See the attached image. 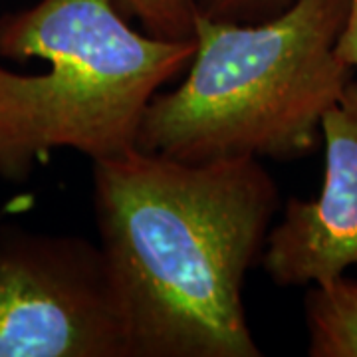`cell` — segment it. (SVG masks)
<instances>
[{
	"label": "cell",
	"instance_id": "6da1fadb",
	"mask_svg": "<svg viewBox=\"0 0 357 357\" xmlns=\"http://www.w3.org/2000/svg\"><path fill=\"white\" fill-rule=\"evenodd\" d=\"M93 201L129 356H260L243 286L278 187L258 159L191 165L135 147L93 163Z\"/></svg>",
	"mask_w": 357,
	"mask_h": 357
},
{
	"label": "cell",
	"instance_id": "7a4b0ae2",
	"mask_svg": "<svg viewBox=\"0 0 357 357\" xmlns=\"http://www.w3.org/2000/svg\"><path fill=\"white\" fill-rule=\"evenodd\" d=\"M345 10L347 0H294L250 24L197 14L189 72L155 93L135 147L191 165L312 151L351 82L335 56Z\"/></svg>",
	"mask_w": 357,
	"mask_h": 357
},
{
	"label": "cell",
	"instance_id": "3957f363",
	"mask_svg": "<svg viewBox=\"0 0 357 357\" xmlns=\"http://www.w3.org/2000/svg\"><path fill=\"white\" fill-rule=\"evenodd\" d=\"M195 38L135 32L114 0H40L0 18V177L24 181L56 149L107 161L135 149L155 93L191 64Z\"/></svg>",
	"mask_w": 357,
	"mask_h": 357
},
{
	"label": "cell",
	"instance_id": "277c9868",
	"mask_svg": "<svg viewBox=\"0 0 357 357\" xmlns=\"http://www.w3.org/2000/svg\"><path fill=\"white\" fill-rule=\"evenodd\" d=\"M0 357H131L100 244L0 232Z\"/></svg>",
	"mask_w": 357,
	"mask_h": 357
},
{
	"label": "cell",
	"instance_id": "5b68a950",
	"mask_svg": "<svg viewBox=\"0 0 357 357\" xmlns=\"http://www.w3.org/2000/svg\"><path fill=\"white\" fill-rule=\"evenodd\" d=\"M324 181L316 199H292L268 232L262 266L282 288L314 286L357 266V79L321 119Z\"/></svg>",
	"mask_w": 357,
	"mask_h": 357
},
{
	"label": "cell",
	"instance_id": "8992f818",
	"mask_svg": "<svg viewBox=\"0 0 357 357\" xmlns=\"http://www.w3.org/2000/svg\"><path fill=\"white\" fill-rule=\"evenodd\" d=\"M306 326L312 357H357V280L342 274L310 286Z\"/></svg>",
	"mask_w": 357,
	"mask_h": 357
},
{
	"label": "cell",
	"instance_id": "52a82bcc",
	"mask_svg": "<svg viewBox=\"0 0 357 357\" xmlns=\"http://www.w3.org/2000/svg\"><path fill=\"white\" fill-rule=\"evenodd\" d=\"M147 34L169 40L195 38V0H123Z\"/></svg>",
	"mask_w": 357,
	"mask_h": 357
},
{
	"label": "cell",
	"instance_id": "ba28073f",
	"mask_svg": "<svg viewBox=\"0 0 357 357\" xmlns=\"http://www.w3.org/2000/svg\"><path fill=\"white\" fill-rule=\"evenodd\" d=\"M197 10L206 18L227 22H262L282 13L294 0H195Z\"/></svg>",
	"mask_w": 357,
	"mask_h": 357
},
{
	"label": "cell",
	"instance_id": "9c48e42d",
	"mask_svg": "<svg viewBox=\"0 0 357 357\" xmlns=\"http://www.w3.org/2000/svg\"><path fill=\"white\" fill-rule=\"evenodd\" d=\"M335 56L351 70L357 68V0H347L344 26L335 42Z\"/></svg>",
	"mask_w": 357,
	"mask_h": 357
}]
</instances>
